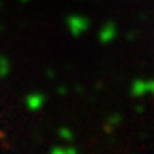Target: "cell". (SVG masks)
<instances>
[{
	"label": "cell",
	"instance_id": "277c9868",
	"mask_svg": "<svg viewBox=\"0 0 154 154\" xmlns=\"http://www.w3.org/2000/svg\"><path fill=\"white\" fill-rule=\"evenodd\" d=\"M26 103H28V108L36 111L45 105V96L39 94V93H34V94H31V96H28V101H26Z\"/></svg>",
	"mask_w": 154,
	"mask_h": 154
},
{
	"label": "cell",
	"instance_id": "3957f363",
	"mask_svg": "<svg viewBox=\"0 0 154 154\" xmlns=\"http://www.w3.org/2000/svg\"><path fill=\"white\" fill-rule=\"evenodd\" d=\"M116 33H118V29H116V24L115 22H105L101 28H99V33H98V39L101 45H110L113 39L116 38Z\"/></svg>",
	"mask_w": 154,
	"mask_h": 154
},
{
	"label": "cell",
	"instance_id": "52a82bcc",
	"mask_svg": "<svg viewBox=\"0 0 154 154\" xmlns=\"http://www.w3.org/2000/svg\"><path fill=\"white\" fill-rule=\"evenodd\" d=\"M51 154H77L75 147H69V146H60L51 151Z\"/></svg>",
	"mask_w": 154,
	"mask_h": 154
},
{
	"label": "cell",
	"instance_id": "5b68a950",
	"mask_svg": "<svg viewBox=\"0 0 154 154\" xmlns=\"http://www.w3.org/2000/svg\"><path fill=\"white\" fill-rule=\"evenodd\" d=\"M120 122H122V116L118 115V113H111V115L105 120V125H103L105 132H106V134L113 132V130H115L116 127L120 125Z\"/></svg>",
	"mask_w": 154,
	"mask_h": 154
},
{
	"label": "cell",
	"instance_id": "7a4b0ae2",
	"mask_svg": "<svg viewBox=\"0 0 154 154\" xmlns=\"http://www.w3.org/2000/svg\"><path fill=\"white\" fill-rule=\"evenodd\" d=\"M67 29H69V33H70L72 36H81V34H84L89 29L88 17L77 16V14L69 16L67 17Z\"/></svg>",
	"mask_w": 154,
	"mask_h": 154
},
{
	"label": "cell",
	"instance_id": "6da1fadb",
	"mask_svg": "<svg viewBox=\"0 0 154 154\" xmlns=\"http://www.w3.org/2000/svg\"><path fill=\"white\" fill-rule=\"evenodd\" d=\"M130 96L140 99L144 96H154V79H137L130 86Z\"/></svg>",
	"mask_w": 154,
	"mask_h": 154
},
{
	"label": "cell",
	"instance_id": "8992f818",
	"mask_svg": "<svg viewBox=\"0 0 154 154\" xmlns=\"http://www.w3.org/2000/svg\"><path fill=\"white\" fill-rule=\"evenodd\" d=\"M58 135L62 137V140H67V142H70L72 139H74V132L69 127H62L60 130H58Z\"/></svg>",
	"mask_w": 154,
	"mask_h": 154
}]
</instances>
